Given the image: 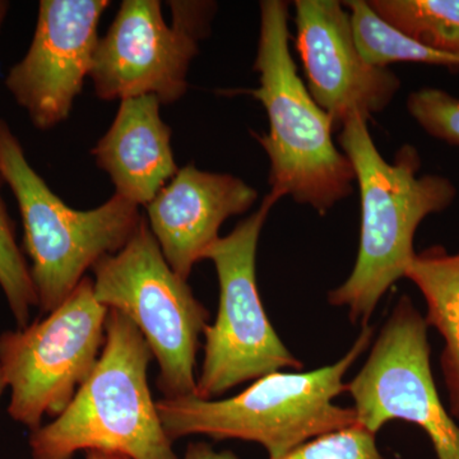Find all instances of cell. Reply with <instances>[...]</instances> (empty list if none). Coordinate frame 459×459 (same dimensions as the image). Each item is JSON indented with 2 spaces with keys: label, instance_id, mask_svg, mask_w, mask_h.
Segmentation results:
<instances>
[{
  "label": "cell",
  "instance_id": "ba28073f",
  "mask_svg": "<svg viewBox=\"0 0 459 459\" xmlns=\"http://www.w3.org/2000/svg\"><path fill=\"white\" fill-rule=\"evenodd\" d=\"M108 309L84 276L44 319L0 334V376L11 389L8 413L35 431L57 418L95 369L107 341Z\"/></svg>",
  "mask_w": 459,
  "mask_h": 459
},
{
  "label": "cell",
  "instance_id": "5b68a950",
  "mask_svg": "<svg viewBox=\"0 0 459 459\" xmlns=\"http://www.w3.org/2000/svg\"><path fill=\"white\" fill-rule=\"evenodd\" d=\"M0 171L20 208L38 307L49 314L86 271L123 249L140 226V207L114 195L89 211L68 207L30 165L22 144L0 117Z\"/></svg>",
  "mask_w": 459,
  "mask_h": 459
},
{
  "label": "cell",
  "instance_id": "3957f363",
  "mask_svg": "<svg viewBox=\"0 0 459 459\" xmlns=\"http://www.w3.org/2000/svg\"><path fill=\"white\" fill-rule=\"evenodd\" d=\"M373 336L374 328L362 325L351 349L334 364L307 373L268 374L228 400L190 395L157 401L162 427L172 442L202 434L258 443L270 459L283 457L307 440L358 422L353 407L337 406L333 401L343 394V377Z\"/></svg>",
  "mask_w": 459,
  "mask_h": 459
},
{
  "label": "cell",
  "instance_id": "2e32d148",
  "mask_svg": "<svg viewBox=\"0 0 459 459\" xmlns=\"http://www.w3.org/2000/svg\"><path fill=\"white\" fill-rule=\"evenodd\" d=\"M342 3L351 17L358 49L369 65L389 68L394 63L407 62L459 69V57L425 47L394 29L370 7L367 0Z\"/></svg>",
  "mask_w": 459,
  "mask_h": 459
},
{
  "label": "cell",
  "instance_id": "44dd1931",
  "mask_svg": "<svg viewBox=\"0 0 459 459\" xmlns=\"http://www.w3.org/2000/svg\"><path fill=\"white\" fill-rule=\"evenodd\" d=\"M184 459H238L230 451L217 452L207 443H190Z\"/></svg>",
  "mask_w": 459,
  "mask_h": 459
},
{
  "label": "cell",
  "instance_id": "8fae6325",
  "mask_svg": "<svg viewBox=\"0 0 459 459\" xmlns=\"http://www.w3.org/2000/svg\"><path fill=\"white\" fill-rule=\"evenodd\" d=\"M108 0H41L31 44L9 69L5 89L36 129L68 119L92 71L99 22Z\"/></svg>",
  "mask_w": 459,
  "mask_h": 459
},
{
  "label": "cell",
  "instance_id": "9a60e30c",
  "mask_svg": "<svg viewBox=\"0 0 459 459\" xmlns=\"http://www.w3.org/2000/svg\"><path fill=\"white\" fill-rule=\"evenodd\" d=\"M404 279L421 291L427 304L425 322L443 337L440 369L449 412L459 422V250L448 253L435 246L416 253Z\"/></svg>",
  "mask_w": 459,
  "mask_h": 459
},
{
  "label": "cell",
  "instance_id": "ac0fdd59",
  "mask_svg": "<svg viewBox=\"0 0 459 459\" xmlns=\"http://www.w3.org/2000/svg\"><path fill=\"white\" fill-rule=\"evenodd\" d=\"M4 184L0 171V287L16 319L17 328L22 329L30 325L32 307H38V295L30 265L17 244L14 223L3 199Z\"/></svg>",
  "mask_w": 459,
  "mask_h": 459
},
{
  "label": "cell",
  "instance_id": "277c9868",
  "mask_svg": "<svg viewBox=\"0 0 459 459\" xmlns=\"http://www.w3.org/2000/svg\"><path fill=\"white\" fill-rule=\"evenodd\" d=\"M152 359L134 323L108 309L107 341L95 369L57 418L31 431L32 459H72L80 451L178 459L148 386Z\"/></svg>",
  "mask_w": 459,
  "mask_h": 459
},
{
  "label": "cell",
  "instance_id": "603a6c76",
  "mask_svg": "<svg viewBox=\"0 0 459 459\" xmlns=\"http://www.w3.org/2000/svg\"><path fill=\"white\" fill-rule=\"evenodd\" d=\"M9 11V2L0 0V30H2L3 23H4L5 17H7Z\"/></svg>",
  "mask_w": 459,
  "mask_h": 459
},
{
  "label": "cell",
  "instance_id": "7a4b0ae2",
  "mask_svg": "<svg viewBox=\"0 0 459 459\" xmlns=\"http://www.w3.org/2000/svg\"><path fill=\"white\" fill-rule=\"evenodd\" d=\"M253 98L264 107L270 131L255 134L271 162V195L291 197L325 216L352 195L351 161L334 144V124L299 77L290 51V4L263 0Z\"/></svg>",
  "mask_w": 459,
  "mask_h": 459
},
{
  "label": "cell",
  "instance_id": "8992f818",
  "mask_svg": "<svg viewBox=\"0 0 459 459\" xmlns=\"http://www.w3.org/2000/svg\"><path fill=\"white\" fill-rule=\"evenodd\" d=\"M92 271L96 300L128 316L150 346L164 398L195 395L199 337L210 312L171 270L147 220L123 249L100 259Z\"/></svg>",
  "mask_w": 459,
  "mask_h": 459
},
{
  "label": "cell",
  "instance_id": "cb8c5ba5",
  "mask_svg": "<svg viewBox=\"0 0 459 459\" xmlns=\"http://www.w3.org/2000/svg\"><path fill=\"white\" fill-rule=\"evenodd\" d=\"M5 388H7V386H5L4 382H3L2 376H0V398H2L3 392H4Z\"/></svg>",
  "mask_w": 459,
  "mask_h": 459
},
{
  "label": "cell",
  "instance_id": "6da1fadb",
  "mask_svg": "<svg viewBox=\"0 0 459 459\" xmlns=\"http://www.w3.org/2000/svg\"><path fill=\"white\" fill-rule=\"evenodd\" d=\"M340 129L338 143L360 190L361 231L351 274L328 292V303L346 307L352 325H367L386 291L406 277L420 223L446 210L457 189L439 175H419L421 159L410 144L397 151L394 162L386 161L359 115Z\"/></svg>",
  "mask_w": 459,
  "mask_h": 459
},
{
  "label": "cell",
  "instance_id": "7402d4cb",
  "mask_svg": "<svg viewBox=\"0 0 459 459\" xmlns=\"http://www.w3.org/2000/svg\"><path fill=\"white\" fill-rule=\"evenodd\" d=\"M86 459H131L117 453H108L101 451H89L86 452Z\"/></svg>",
  "mask_w": 459,
  "mask_h": 459
},
{
  "label": "cell",
  "instance_id": "9c48e42d",
  "mask_svg": "<svg viewBox=\"0 0 459 459\" xmlns=\"http://www.w3.org/2000/svg\"><path fill=\"white\" fill-rule=\"evenodd\" d=\"M168 25L159 0H124L93 56L96 96L105 101L156 96L172 104L188 90L189 66L210 30L212 2H170Z\"/></svg>",
  "mask_w": 459,
  "mask_h": 459
},
{
  "label": "cell",
  "instance_id": "4fadbf2b",
  "mask_svg": "<svg viewBox=\"0 0 459 459\" xmlns=\"http://www.w3.org/2000/svg\"><path fill=\"white\" fill-rule=\"evenodd\" d=\"M256 199V189L240 178L190 164L179 169L147 205V222L171 270L188 280L220 238L222 223L246 213Z\"/></svg>",
  "mask_w": 459,
  "mask_h": 459
},
{
  "label": "cell",
  "instance_id": "5bb4252c",
  "mask_svg": "<svg viewBox=\"0 0 459 459\" xmlns=\"http://www.w3.org/2000/svg\"><path fill=\"white\" fill-rule=\"evenodd\" d=\"M160 107L156 96L123 100L110 128L91 151L113 181L115 195L138 207H147L179 171L171 128Z\"/></svg>",
  "mask_w": 459,
  "mask_h": 459
},
{
  "label": "cell",
  "instance_id": "52a82bcc",
  "mask_svg": "<svg viewBox=\"0 0 459 459\" xmlns=\"http://www.w3.org/2000/svg\"><path fill=\"white\" fill-rule=\"evenodd\" d=\"M280 199L268 193L255 213L205 250L216 268L220 307L216 322L205 327L204 360L195 397L211 401L241 383L303 362L272 327L256 283V249L263 226Z\"/></svg>",
  "mask_w": 459,
  "mask_h": 459
},
{
  "label": "cell",
  "instance_id": "ffe728a7",
  "mask_svg": "<svg viewBox=\"0 0 459 459\" xmlns=\"http://www.w3.org/2000/svg\"><path fill=\"white\" fill-rule=\"evenodd\" d=\"M407 111L431 137L459 146V99L446 91L424 87L411 93Z\"/></svg>",
  "mask_w": 459,
  "mask_h": 459
},
{
  "label": "cell",
  "instance_id": "30bf717a",
  "mask_svg": "<svg viewBox=\"0 0 459 459\" xmlns=\"http://www.w3.org/2000/svg\"><path fill=\"white\" fill-rule=\"evenodd\" d=\"M344 392L362 427L377 434L386 422L403 420L425 431L437 459H459V422L437 394L428 325L409 295L398 299Z\"/></svg>",
  "mask_w": 459,
  "mask_h": 459
},
{
  "label": "cell",
  "instance_id": "e0dca14e",
  "mask_svg": "<svg viewBox=\"0 0 459 459\" xmlns=\"http://www.w3.org/2000/svg\"><path fill=\"white\" fill-rule=\"evenodd\" d=\"M385 22L420 44L459 57V0H369Z\"/></svg>",
  "mask_w": 459,
  "mask_h": 459
},
{
  "label": "cell",
  "instance_id": "7c38bea8",
  "mask_svg": "<svg viewBox=\"0 0 459 459\" xmlns=\"http://www.w3.org/2000/svg\"><path fill=\"white\" fill-rule=\"evenodd\" d=\"M295 26L307 90L334 128L351 115L368 122L389 107L401 80L391 69L371 65L361 56L342 2L296 0Z\"/></svg>",
  "mask_w": 459,
  "mask_h": 459
},
{
  "label": "cell",
  "instance_id": "d6986e66",
  "mask_svg": "<svg viewBox=\"0 0 459 459\" xmlns=\"http://www.w3.org/2000/svg\"><path fill=\"white\" fill-rule=\"evenodd\" d=\"M279 459H386L377 444V434L356 424L319 435Z\"/></svg>",
  "mask_w": 459,
  "mask_h": 459
}]
</instances>
